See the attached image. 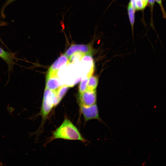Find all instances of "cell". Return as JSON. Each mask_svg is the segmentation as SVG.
<instances>
[{
	"label": "cell",
	"instance_id": "8fae6325",
	"mask_svg": "<svg viewBox=\"0 0 166 166\" xmlns=\"http://www.w3.org/2000/svg\"><path fill=\"white\" fill-rule=\"evenodd\" d=\"M69 87L67 85H62L55 91L57 97L60 102L65 95Z\"/></svg>",
	"mask_w": 166,
	"mask_h": 166
},
{
	"label": "cell",
	"instance_id": "30bf717a",
	"mask_svg": "<svg viewBox=\"0 0 166 166\" xmlns=\"http://www.w3.org/2000/svg\"><path fill=\"white\" fill-rule=\"evenodd\" d=\"M98 79L94 76H91L89 78L86 90H95L97 85Z\"/></svg>",
	"mask_w": 166,
	"mask_h": 166
},
{
	"label": "cell",
	"instance_id": "52a82bcc",
	"mask_svg": "<svg viewBox=\"0 0 166 166\" xmlns=\"http://www.w3.org/2000/svg\"><path fill=\"white\" fill-rule=\"evenodd\" d=\"M70 63L69 58L65 54L60 56L51 65L47 73H57L58 71L64 65H67Z\"/></svg>",
	"mask_w": 166,
	"mask_h": 166
},
{
	"label": "cell",
	"instance_id": "6da1fadb",
	"mask_svg": "<svg viewBox=\"0 0 166 166\" xmlns=\"http://www.w3.org/2000/svg\"><path fill=\"white\" fill-rule=\"evenodd\" d=\"M57 139L79 140L85 143L87 142L77 128L68 118H65L60 125L53 131L48 142Z\"/></svg>",
	"mask_w": 166,
	"mask_h": 166
},
{
	"label": "cell",
	"instance_id": "e0dca14e",
	"mask_svg": "<svg viewBox=\"0 0 166 166\" xmlns=\"http://www.w3.org/2000/svg\"><path fill=\"white\" fill-rule=\"evenodd\" d=\"M15 0H7L6 3L4 5L3 8H2V12L4 10V9L6 6Z\"/></svg>",
	"mask_w": 166,
	"mask_h": 166
},
{
	"label": "cell",
	"instance_id": "7c38bea8",
	"mask_svg": "<svg viewBox=\"0 0 166 166\" xmlns=\"http://www.w3.org/2000/svg\"><path fill=\"white\" fill-rule=\"evenodd\" d=\"M85 55L80 52H76L73 53L69 57L70 63L74 64L79 63Z\"/></svg>",
	"mask_w": 166,
	"mask_h": 166
},
{
	"label": "cell",
	"instance_id": "7a4b0ae2",
	"mask_svg": "<svg viewBox=\"0 0 166 166\" xmlns=\"http://www.w3.org/2000/svg\"><path fill=\"white\" fill-rule=\"evenodd\" d=\"M56 91L45 88L40 111L39 115L42 117L40 126L34 134L39 135L42 132L44 125L48 117L54 107L59 103Z\"/></svg>",
	"mask_w": 166,
	"mask_h": 166
},
{
	"label": "cell",
	"instance_id": "9a60e30c",
	"mask_svg": "<svg viewBox=\"0 0 166 166\" xmlns=\"http://www.w3.org/2000/svg\"><path fill=\"white\" fill-rule=\"evenodd\" d=\"M155 1H156L159 5L162 13L163 18H165L166 13L163 5L162 0H155Z\"/></svg>",
	"mask_w": 166,
	"mask_h": 166
},
{
	"label": "cell",
	"instance_id": "ba28073f",
	"mask_svg": "<svg viewBox=\"0 0 166 166\" xmlns=\"http://www.w3.org/2000/svg\"><path fill=\"white\" fill-rule=\"evenodd\" d=\"M0 58L7 63L9 70L13 68L15 59L13 53L6 51L0 47Z\"/></svg>",
	"mask_w": 166,
	"mask_h": 166
},
{
	"label": "cell",
	"instance_id": "8992f818",
	"mask_svg": "<svg viewBox=\"0 0 166 166\" xmlns=\"http://www.w3.org/2000/svg\"><path fill=\"white\" fill-rule=\"evenodd\" d=\"M57 75V73H47L45 88L55 91L62 85V83Z\"/></svg>",
	"mask_w": 166,
	"mask_h": 166
},
{
	"label": "cell",
	"instance_id": "4fadbf2b",
	"mask_svg": "<svg viewBox=\"0 0 166 166\" xmlns=\"http://www.w3.org/2000/svg\"><path fill=\"white\" fill-rule=\"evenodd\" d=\"M89 77L86 76H83L79 86V93L86 90Z\"/></svg>",
	"mask_w": 166,
	"mask_h": 166
},
{
	"label": "cell",
	"instance_id": "277c9868",
	"mask_svg": "<svg viewBox=\"0 0 166 166\" xmlns=\"http://www.w3.org/2000/svg\"><path fill=\"white\" fill-rule=\"evenodd\" d=\"M97 94L96 90H86L79 93L78 101L79 105L90 106L96 104Z\"/></svg>",
	"mask_w": 166,
	"mask_h": 166
},
{
	"label": "cell",
	"instance_id": "3957f363",
	"mask_svg": "<svg viewBox=\"0 0 166 166\" xmlns=\"http://www.w3.org/2000/svg\"><path fill=\"white\" fill-rule=\"evenodd\" d=\"M79 107L80 112L83 117L85 122L97 120L103 123L99 116L98 109L96 104L90 106L79 105Z\"/></svg>",
	"mask_w": 166,
	"mask_h": 166
},
{
	"label": "cell",
	"instance_id": "9c48e42d",
	"mask_svg": "<svg viewBox=\"0 0 166 166\" xmlns=\"http://www.w3.org/2000/svg\"><path fill=\"white\" fill-rule=\"evenodd\" d=\"M127 10L132 33L133 34L136 10L129 2L127 7Z\"/></svg>",
	"mask_w": 166,
	"mask_h": 166
},
{
	"label": "cell",
	"instance_id": "ac0fdd59",
	"mask_svg": "<svg viewBox=\"0 0 166 166\" xmlns=\"http://www.w3.org/2000/svg\"><path fill=\"white\" fill-rule=\"evenodd\" d=\"M135 0H130L129 3L132 5V6L135 9Z\"/></svg>",
	"mask_w": 166,
	"mask_h": 166
},
{
	"label": "cell",
	"instance_id": "d6986e66",
	"mask_svg": "<svg viewBox=\"0 0 166 166\" xmlns=\"http://www.w3.org/2000/svg\"><path fill=\"white\" fill-rule=\"evenodd\" d=\"M143 1H144V2L148 3V0H143Z\"/></svg>",
	"mask_w": 166,
	"mask_h": 166
},
{
	"label": "cell",
	"instance_id": "2e32d148",
	"mask_svg": "<svg viewBox=\"0 0 166 166\" xmlns=\"http://www.w3.org/2000/svg\"><path fill=\"white\" fill-rule=\"evenodd\" d=\"M155 2V0H148V4L150 8L152 14H152L153 8Z\"/></svg>",
	"mask_w": 166,
	"mask_h": 166
},
{
	"label": "cell",
	"instance_id": "5b68a950",
	"mask_svg": "<svg viewBox=\"0 0 166 166\" xmlns=\"http://www.w3.org/2000/svg\"><path fill=\"white\" fill-rule=\"evenodd\" d=\"M92 49L90 44H76L71 45L67 49L65 54L69 57L73 54L76 52H81L85 54H91Z\"/></svg>",
	"mask_w": 166,
	"mask_h": 166
},
{
	"label": "cell",
	"instance_id": "5bb4252c",
	"mask_svg": "<svg viewBox=\"0 0 166 166\" xmlns=\"http://www.w3.org/2000/svg\"><path fill=\"white\" fill-rule=\"evenodd\" d=\"M148 3L143 0H135V9L136 10H143L147 6Z\"/></svg>",
	"mask_w": 166,
	"mask_h": 166
}]
</instances>
